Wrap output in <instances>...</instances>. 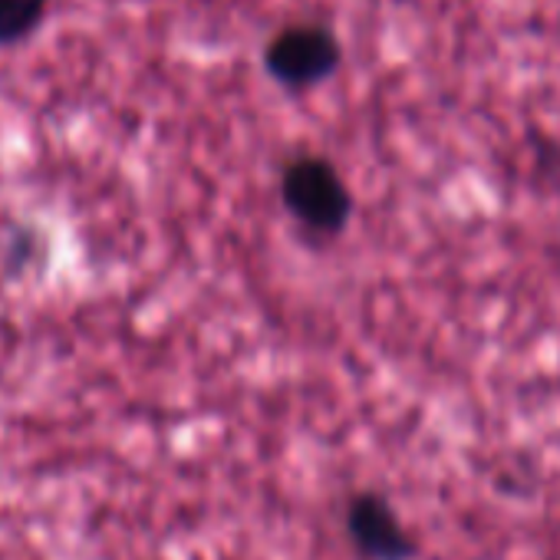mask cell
<instances>
[{"mask_svg": "<svg viewBox=\"0 0 560 560\" xmlns=\"http://www.w3.org/2000/svg\"><path fill=\"white\" fill-rule=\"evenodd\" d=\"M50 0H0V47L27 40L47 18Z\"/></svg>", "mask_w": 560, "mask_h": 560, "instance_id": "4", "label": "cell"}, {"mask_svg": "<svg viewBox=\"0 0 560 560\" xmlns=\"http://www.w3.org/2000/svg\"><path fill=\"white\" fill-rule=\"evenodd\" d=\"M284 205L298 221L320 234H334L347 224L350 214V191L340 178V172L317 155H304L284 168Z\"/></svg>", "mask_w": 560, "mask_h": 560, "instance_id": "1", "label": "cell"}, {"mask_svg": "<svg viewBox=\"0 0 560 560\" xmlns=\"http://www.w3.org/2000/svg\"><path fill=\"white\" fill-rule=\"evenodd\" d=\"M340 63L337 37L320 24H291L267 44V70L288 86H311Z\"/></svg>", "mask_w": 560, "mask_h": 560, "instance_id": "2", "label": "cell"}, {"mask_svg": "<svg viewBox=\"0 0 560 560\" xmlns=\"http://www.w3.org/2000/svg\"><path fill=\"white\" fill-rule=\"evenodd\" d=\"M350 537L370 560H406L412 544L396 511L380 494H360L350 504Z\"/></svg>", "mask_w": 560, "mask_h": 560, "instance_id": "3", "label": "cell"}]
</instances>
